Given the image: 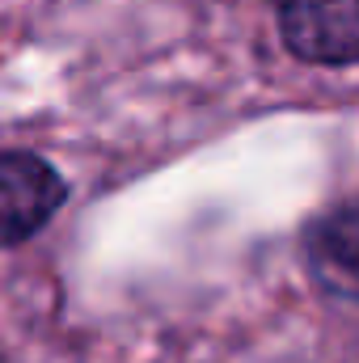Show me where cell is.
<instances>
[{"mask_svg": "<svg viewBox=\"0 0 359 363\" xmlns=\"http://www.w3.org/2000/svg\"><path fill=\"white\" fill-rule=\"evenodd\" d=\"M304 262L330 296L359 300V203H338L309 224Z\"/></svg>", "mask_w": 359, "mask_h": 363, "instance_id": "3", "label": "cell"}, {"mask_svg": "<svg viewBox=\"0 0 359 363\" xmlns=\"http://www.w3.org/2000/svg\"><path fill=\"white\" fill-rule=\"evenodd\" d=\"M0 190H4V207H0L4 245H21L34 233H43L47 220L68 199V182L60 178L43 157L17 152V148L4 152V161H0Z\"/></svg>", "mask_w": 359, "mask_h": 363, "instance_id": "2", "label": "cell"}, {"mask_svg": "<svg viewBox=\"0 0 359 363\" xmlns=\"http://www.w3.org/2000/svg\"><path fill=\"white\" fill-rule=\"evenodd\" d=\"M279 34L304 64H359V0H283Z\"/></svg>", "mask_w": 359, "mask_h": 363, "instance_id": "1", "label": "cell"}]
</instances>
